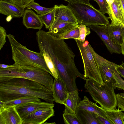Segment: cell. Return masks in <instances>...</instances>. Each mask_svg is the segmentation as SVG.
I'll return each mask as SVG.
<instances>
[{
	"instance_id": "1",
	"label": "cell",
	"mask_w": 124,
	"mask_h": 124,
	"mask_svg": "<svg viewBox=\"0 0 124 124\" xmlns=\"http://www.w3.org/2000/svg\"><path fill=\"white\" fill-rule=\"evenodd\" d=\"M38 46L54 78L62 79L68 92L78 90L76 78H86L76 66L75 55L64 41L42 30L36 33Z\"/></svg>"
},
{
	"instance_id": "2",
	"label": "cell",
	"mask_w": 124,
	"mask_h": 124,
	"mask_svg": "<svg viewBox=\"0 0 124 124\" xmlns=\"http://www.w3.org/2000/svg\"><path fill=\"white\" fill-rule=\"evenodd\" d=\"M33 96L53 103L52 91L42 84L29 79L15 78L0 80V100L7 101Z\"/></svg>"
},
{
	"instance_id": "3",
	"label": "cell",
	"mask_w": 124,
	"mask_h": 124,
	"mask_svg": "<svg viewBox=\"0 0 124 124\" xmlns=\"http://www.w3.org/2000/svg\"><path fill=\"white\" fill-rule=\"evenodd\" d=\"M15 78H27L41 84L52 91L53 77L40 68L23 66L15 63L7 68H0V80Z\"/></svg>"
},
{
	"instance_id": "4",
	"label": "cell",
	"mask_w": 124,
	"mask_h": 124,
	"mask_svg": "<svg viewBox=\"0 0 124 124\" xmlns=\"http://www.w3.org/2000/svg\"><path fill=\"white\" fill-rule=\"evenodd\" d=\"M7 37L11 46L12 59L15 64L21 66L40 68L52 76L44 57L41 53L35 52L28 49L19 43L11 34L7 35Z\"/></svg>"
},
{
	"instance_id": "5",
	"label": "cell",
	"mask_w": 124,
	"mask_h": 124,
	"mask_svg": "<svg viewBox=\"0 0 124 124\" xmlns=\"http://www.w3.org/2000/svg\"><path fill=\"white\" fill-rule=\"evenodd\" d=\"M85 81L84 87L95 101L105 110L116 109V95L112 84L104 82L101 85L89 78Z\"/></svg>"
},
{
	"instance_id": "6",
	"label": "cell",
	"mask_w": 124,
	"mask_h": 124,
	"mask_svg": "<svg viewBox=\"0 0 124 124\" xmlns=\"http://www.w3.org/2000/svg\"><path fill=\"white\" fill-rule=\"evenodd\" d=\"M72 11L78 24L107 26L110 23L108 17L91 5L81 3H69L67 6Z\"/></svg>"
},
{
	"instance_id": "7",
	"label": "cell",
	"mask_w": 124,
	"mask_h": 124,
	"mask_svg": "<svg viewBox=\"0 0 124 124\" xmlns=\"http://www.w3.org/2000/svg\"><path fill=\"white\" fill-rule=\"evenodd\" d=\"M80 51L84 68V76L92 79L101 85L104 82L102 78L97 61L87 40L82 42L75 39Z\"/></svg>"
},
{
	"instance_id": "8",
	"label": "cell",
	"mask_w": 124,
	"mask_h": 124,
	"mask_svg": "<svg viewBox=\"0 0 124 124\" xmlns=\"http://www.w3.org/2000/svg\"><path fill=\"white\" fill-rule=\"evenodd\" d=\"M90 48L98 65L104 82L111 84L113 85L116 82L113 74L119 65L107 60L98 54L91 46Z\"/></svg>"
},
{
	"instance_id": "9",
	"label": "cell",
	"mask_w": 124,
	"mask_h": 124,
	"mask_svg": "<svg viewBox=\"0 0 124 124\" xmlns=\"http://www.w3.org/2000/svg\"><path fill=\"white\" fill-rule=\"evenodd\" d=\"M86 26L97 33L111 54L115 53L120 54L121 53V46L111 40L108 33L107 26L92 25H88Z\"/></svg>"
},
{
	"instance_id": "10",
	"label": "cell",
	"mask_w": 124,
	"mask_h": 124,
	"mask_svg": "<svg viewBox=\"0 0 124 124\" xmlns=\"http://www.w3.org/2000/svg\"><path fill=\"white\" fill-rule=\"evenodd\" d=\"M54 104L41 101L27 103L20 106L15 107L21 118L23 120L31 113L39 109L53 108Z\"/></svg>"
},
{
	"instance_id": "11",
	"label": "cell",
	"mask_w": 124,
	"mask_h": 124,
	"mask_svg": "<svg viewBox=\"0 0 124 124\" xmlns=\"http://www.w3.org/2000/svg\"><path fill=\"white\" fill-rule=\"evenodd\" d=\"M54 115L53 108L43 109L31 113L23 120L22 124H42Z\"/></svg>"
},
{
	"instance_id": "12",
	"label": "cell",
	"mask_w": 124,
	"mask_h": 124,
	"mask_svg": "<svg viewBox=\"0 0 124 124\" xmlns=\"http://www.w3.org/2000/svg\"><path fill=\"white\" fill-rule=\"evenodd\" d=\"M52 92L54 101L65 105H66L68 92L65 83L62 79L54 78Z\"/></svg>"
},
{
	"instance_id": "13",
	"label": "cell",
	"mask_w": 124,
	"mask_h": 124,
	"mask_svg": "<svg viewBox=\"0 0 124 124\" xmlns=\"http://www.w3.org/2000/svg\"><path fill=\"white\" fill-rule=\"evenodd\" d=\"M23 120L15 107L0 110V124H22Z\"/></svg>"
},
{
	"instance_id": "14",
	"label": "cell",
	"mask_w": 124,
	"mask_h": 124,
	"mask_svg": "<svg viewBox=\"0 0 124 124\" xmlns=\"http://www.w3.org/2000/svg\"><path fill=\"white\" fill-rule=\"evenodd\" d=\"M24 9L10 0H0V13L12 18L23 17Z\"/></svg>"
},
{
	"instance_id": "15",
	"label": "cell",
	"mask_w": 124,
	"mask_h": 124,
	"mask_svg": "<svg viewBox=\"0 0 124 124\" xmlns=\"http://www.w3.org/2000/svg\"><path fill=\"white\" fill-rule=\"evenodd\" d=\"M53 8L55 10L54 20L78 24L76 16L72 10L67 6L62 4L55 5Z\"/></svg>"
},
{
	"instance_id": "16",
	"label": "cell",
	"mask_w": 124,
	"mask_h": 124,
	"mask_svg": "<svg viewBox=\"0 0 124 124\" xmlns=\"http://www.w3.org/2000/svg\"><path fill=\"white\" fill-rule=\"evenodd\" d=\"M108 4L111 13V24L124 27V13L120 0H113Z\"/></svg>"
},
{
	"instance_id": "17",
	"label": "cell",
	"mask_w": 124,
	"mask_h": 124,
	"mask_svg": "<svg viewBox=\"0 0 124 124\" xmlns=\"http://www.w3.org/2000/svg\"><path fill=\"white\" fill-rule=\"evenodd\" d=\"M23 24L27 29H32L41 30L43 24L39 15L32 10L26 9L23 17Z\"/></svg>"
},
{
	"instance_id": "18",
	"label": "cell",
	"mask_w": 124,
	"mask_h": 124,
	"mask_svg": "<svg viewBox=\"0 0 124 124\" xmlns=\"http://www.w3.org/2000/svg\"><path fill=\"white\" fill-rule=\"evenodd\" d=\"M97 103H94L91 101L86 96H85L83 99L80 101L78 108L85 110L100 116L107 117L105 109L98 106Z\"/></svg>"
},
{
	"instance_id": "19",
	"label": "cell",
	"mask_w": 124,
	"mask_h": 124,
	"mask_svg": "<svg viewBox=\"0 0 124 124\" xmlns=\"http://www.w3.org/2000/svg\"><path fill=\"white\" fill-rule=\"evenodd\" d=\"M78 24L54 20L49 29L48 33L58 37L60 34L75 27Z\"/></svg>"
},
{
	"instance_id": "20",
	"label": "cell",
	"mask_w": 124,
	"mask_h": 124,
	"mask_svg": "<svg viewBox=\"0 0 124 124\" xmlns=\"http://www.w3.org/2000/svg\"><path fill=\"white\" fill-rule=\"evenodd\" d=\"M80 101L78 90L69 92L64 113L76 115Z\"/></svg>"
},
{
	"instance_id": "21",
	"label": "cell",
	"mask_w": 124,
	"mask_h": 124,
	"mask_svg": "<svg viewBox=\"0 0 124 124\" xmlns=\"http://www.w3.org/2000/svg\"><path fill=\"white\" fill-rule=\"evenodd\" d=\"M107 31L112 41L121 46L124 36V27L109 23L107 26Z\"/></svg>"
},
{
	"instance_id": "22",
	"label": "cell",
	"mask_w": 124,
	"mask_h": 124,
	"mask_svg": "<svg viewBox=\"0 0 124 124\" xmlns=\"http://www.w3.org/2000/svg\"><path fill=\"white\" fill-rule=\"evenodd\" d=\"M76 115L81 124H100L96 119L97 115L87 110L78 108Z\"/></svg>"
},
{
	"instance_id": "23",
	"label": "cell",
	"mask_w": 124,
	"mask_h": 124,
	"mask_svg": "<svg viewBox=\"0 0 124 124\" xmlns=\"http://www.w3.org/2000/svg\"><path fill=\"white\" fill-rule=\"evenodd\" d=\"M41 101L38 98L33 96H25L16 99L5 102L4 108L11 107H16L23 106L30 102H35Z\"/></svg>"
},
{
	"instance_id": "24",
	"label": "cell",
	"mask_w": 124,
	"mask_h": 124,
	"mask_svg": "<svg viewBox=\"0 0 124 124\" xmlns=\"http://www.w3.org/2000/svg\"><path fill=\"white\" fill-rule=\"evenodd\" d=\"M107 117L113 124H124L123 117L124 113L120 109L105 110Z\"/></svg>"
},
{
	"instance_id": "25",
	"label": "cell",
	"mask_w": 124,
	"mask_h": 124,
	"mask_svg": "<svg viewBox=\"0 0 124 124\" xmlns=\"http://www.w3.org/2000/svg\"><path fill=\"white\" fill-rule=\"evenodd\" d=\"M55 9L54 8L53 10L46 14L39 15L46 29H49L54 22L55 19Z\"/></svg>"
},
{
	"instance_id": "26",
	"label": "cell",
	"mask_w": 124,
	"mask_h": 124,
	"mask_svg": "<svg viewBox=\"0 0 124 124\" xmlns=\"http://www.w3.org/2000/svg\"><path fill=\"white\" fill-rule=\"evenodd\" d=\"M78 25L75 27L60 35L58 38L61 39H78L79 36V30Z\"/></svg>"
},
{
	"instance_id": "27",
	"label": "cell",
	"mask_w": 124,
	"mask_h": 124,
	"mask_svg": "<svg viewBox=\"0 0 124 124\" xmlns=\"http://www.w3.org/2000/svg\"><path fill=\"white\" fill-rule=\"evenodd\" d=\"M26 8L28 9H32L34 10L38 15L45 14L53 10L54 9L53 7L47 8L42 7L39 4L34 2V1L30 2Z\"/></svg>"
},
{
	"instance_id": "28",
	"label": "cell",
	"mask_w": 124,
	"mask_h": 124,
	"mask_svg": "<svg viewBox=\"0 0 124 124\" xmlns=\"http://www.w3.org/2000/svg\"><path fill=\"white\" fill-rule=\"evenodd\" d=\"M63 116L65 124H81L76 115L63 113Z\"/></svg>"
},
{
	"instance_id": "29",
	"label": "cell",
	"mask_w": 124,
	"mask_h": 124,
	"mask_svg": "<svg viewBox=\"0 0 124 124\" xmlns=\"http://www.w3.org/2000/svg\"><path fill=\"white\" fill-rule=\"evenodd\" d=\"M95 1L98 4L100 10L103 14H108L109 17V19L111 17V13L110 7L106 0H93Z\"/></svg>"
},
{
	"instance_id": "30",
	"label": "cell",
	"mask_w": 124,
	"mask_h": 124,
	"mask_svg": "<svg viewBox=\"0 0 124 124\" xmlns=\"http://www.w3.org/2000/svg\"><path fill=\"white\" fill-rule=\"evenodd\" d=\"M78 26L79 30V36L77 39L82 42H84L86 37L91 33L90 28L89 27H86L85 25L83 24H78Z\"/></svg>"
},
{
	"instance_id": "31",
	"label": "cell",
	"mask_w": 124,
	"mask_h": 124,
	"mask_svg": "<svg viewBox=\"0 0 124 124\" xmlns=\"http://www.w3.org/2000/svg\"><path fill=\"white\" fill-rule=\"evenodd\" d=\"M116 82L113 85L115 89L117 88L123 90L124 91V80L121 77L117 70L113 74Z\"/></svg>"
},
{
	"instance_id": "32",
	"label": "cell",
	"mask_w": 124,
	"mask_h": 124,
	"mask_svg": "<svg viewBox=\"0 0 124 124\" xmlns=\"http://www.w3.org/2000/svg\"><path fill=\"white\" fill-rule=\"evenodd\" d=\"M117 106L118 109L124 111V91L122 93H118L116 94Z\"/></svg>"
},
{
	"instance_id": "33",
	"label": "cell",
	"mask_w": 124,
	"mask_h": 124,
	"mask_svg": "<svg viewBox=\"0 0 124 124\" xmlns=\"http://www.w3.org/2000/svg\"><path fill=\"white\" fill-rule=\"evenodd\" d=\"M7 35L5 29L2 26H0V50H1L5 43Z\"/></svg>"
},
{
	"instance_id": "34",
	"label": "cell",
	"mask_w": 124,
	"mask_h": 124,
	"mask_svg": "<svg viewBox=\"0 0 124 124\" xmlns=\"http://www.w3.org/2000/svg\"><path fill=\"white\" fill-rule=\"evenodd\" d=\"M20 7L24 9L29 4L34 0H10Z\"/></svg>"
},
{
	"instance_id": "35",
	"label": "cell",
	"mask_w": 124,
	"mask_h": 124,
	"mask_svg": "<svg viewBox=\"0 0 124 124\" xmlns=\"http://www.w3.org/2000/svg\"><path fill=\"white\" fill-rule=\"evenodd\" d=\"M96 119L100 124H113V123L107 117H105L97 115Z\"/></svg>"
},
{
	"instance_id": "36",
	"label": "cell",
	"mask_w": 124,
	"mask_h": 124,
	"mask_svg": "<svg viewBox=\"0 0 124 124\" xmlns=\"http://www.w3.org/2000/svg\"><path fill=\"white\" fill-rule=\"evenodd\" d=\"M117 70L121 77L124 78V62L117 67Z\"/></svg>"
},
{
	"instance_id": "37",
	"label": "cell",
	"mask_w": 124,
	"mask_h": 124,
	"mask_svg": "<svg viewBox=\"0 0 124 124\" xmlns=\"http://www.w3.org/2000/svg\"><path fill=\"white\" fill-rule=\"evenodd\" d=\"M69 3H83L89 5H91L89 2V0H64Z\"/></svg>"
},
{
	"instance_id": "38",
	"label": "cell",
	"mask_w": 124,
	"mask_h": 124,
	"mask_svg": "<svg viewBox=\"0 0 124 124\" xmlns=\"http://www.w3.org/2000/svg\"><path fill=\"white\" fill-rule=\"evenodd\" d=\"M10 65H7L4 64H0V68L5 69L9 67Z\"/></svg>"
},
{
	"instance_id": "39",
	"label": "cell",
	"mask_w": 124,
	"mask_h": 124,
	"mask_svg": "<svg viewBox=\"0 0 124 124\" xmlns=\"http://www.w3.org/2000/svg\"><path fill=\"white\" fill-rule=\"evenodd\" d=\"M5 102L0 100V110L3 109L4 108V105Z\"/></svg>"
},
{
	"instance_id": "40",
	"label": "cell",
	"mask_w": 124,
	"mask_h": 124,
	"mask_svg": "<svg viewBox=\"0 0 124 124\" xmlns=\"http://www.w3.org/2000/svg\"><path fill=\"white\" fill-rule=\"evenodd\" d=\"M121 53L124 55V36L123 39V41L122 44L121 46Z\"/></svg>"
},
{
	"instance_id": "41",
	"label": "cell",
	"mask_w": 124,
	"mask_h": 124,
	"mask_svg": "<svg viewBox=\"0 0 124 124\" xmlns=\"http://www.w3.org/2000/svg\"><path fill=\"white\" fill-rule=\"evenodd\" d=\"M121 4L124 13V0H120Z\"/></svg>"
},
{
	"instance_id": "42",
	"label": "cell",
	"mask_w": 124,
	"mask_h": 124,
	"mask_svg": "<svg viewBox=\"0 0 124 124\" xmlns=\"http://www.w3.org/2000/svg\"><path fill=\"white\" fill-rule=\"evenodd\" d=\"M123 119H124V116L123 117Z\"/></svg>"
},
{
	"instance_id": "43",
	"label": "cell",
	"mask_w": 124,
	"mask_h": 124,
	"mask_svg": "<svg viewBox=\"0 0 124 124\" xmlns=\"http://www.w3.org/2000/svg\"></svg>"
}]
</instances>
